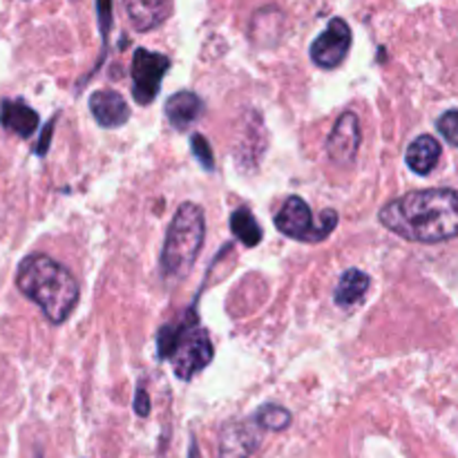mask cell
I'll use <instances>...</instances> for the list:
<instances>
[{"label": "cell", "mask_w": 458, "mask_h": 458, "mask_svg": "<svg viewBox=\"0 0 458 458\" xmlns=\"http://www.w3.org/2000/svg\"><path fill=\"white\" fill-rule=\"evenodd\" d=\"M360 139V119L353 112H344L338 116L329 139H327V155L334 164L352 165L356 161Z\"/></svg>", "instance_id": "cell-8"}, {"label": "cell", "mask_w": 458, "mask_h": 458, "mask_svg": "<svg viewBox=\"0 0 458 458\" xmlns=\"http://www.w3.org/2000/svg\"><path fill=\"white\" fill-rule=\"evenodd\" d=\"M134 411H137L139 416L150 414V398H148L146 389H137V396H134Z\"/></svg>", "instance_id": "cell-20"}, {"label": "cell", "mask_w": 458, "mask_h": 458, "mask_svg": "<svg viewBox=\"0 0 458 458\" xmlns=\"http://www.w3.org/2000/svg\"><path fill=\"white\" fill-rule=\"evenodd\" d=\"M201 114H204V103L195 92H177L165 103V116L177 130H188Z\"/></svg>", "instance_id": "cell-13"}, {"label": "cell", "mask_w": 458, "mask_h": 458, "mask_svg": "<svg viewBox=\"0 0 458 458\" xmlns=\"http://www.w3.org/2000/svg\"><path fill=\"white\" fill-rule=\"evenodd\" d=\"M380 224L410 242L437 244L458 237V191L428 188L403 195L383 206Z\"/></svg>", "instance_id": "cell-1"}, {"label": "cell", "mask_w": 458, "mask_h": 458, "mask_svg": "<svg viewBox=\"0 0 458 458\" xmlns=\"http://www.w3.org/2000/svg\"><path fill=\"white\" fill-rule=\"evenodd\" d=\"M349 47H352V30L343 18H334V21H329L327 30L313 40L311 61L318 67L334 70L347 58Z\"/></svg>", "instance_id": "cell-7"}, {"label": "cell", "mask_w": 458, "mask_h": 458, "mask_svg": "<svg viewBox=\"0 0 458 458\" xmlns=\"http://www.w3.org/2000/svg\"><path fill=\"white\" fill-rule=\"evenodd\" d=\"M0 125L9 132L18 134L21 139H30L38 128V114H36L34 107H30L21 98H16V101L4 98L0 103Z\"/></svg>", "instance_id": "cell-11"}, {"label": "cell", "mask_w": 458, "mask_h": 458, "mask_svg": "<svg viewBox=\"0 0 458 458\" xmlns=\"http://www.w3.org/2000/svg\"><path fill=\"white\" fill-rule=\"evenodd\" d=\"M338 226V213L334 208L322 210L320 217H313L311 208L302 197H289L276 215V228L291 240L318 244L325 242Z\"/></svg>", "instance_id": "cell-5"}, {"label": "cell", "mask_w": 458, "mask_h": 458, "mask_svg": "<svg viewBox=\"0 0 458 458\" xmlns=\"http://www.w3.org/2000/svg\"><path fill=\"white\" fill-rule=\"evenodd\" d=\"M98 3V18H101V30L103 36H107V30H110V0H97Z\"/></svg>", "instance_id": "cell-21"}, {"label": "cell", "mask_w": 458, "mask_h": 458, "mask_svg": "<svg viewBox=\"0 0 458 458\" xmlns=\"http://www.w3.org/2000/svg\"><path fill=\"white\" fill-rule=\"evenodd\" d=\"M170 67V58L164 54L150 52L139 47L132 56V94L137 103L150 106L157 98L165 72Z\"/></svg>", "instance_id": "cell-6"}, {"label": "cell", "mask_w": 458, "mask_h": 458, "mask_svg": "<svg viewBox=\"0 0 458 458\" xmlns=\"http://www.w3.org/2000/svg\"><path fill=\"white\" fill-rule=\"evenodd\" d=\"M52 132H54V121H49V123L45 125L43 134H40V143H38V146H36V152H38L40 157H43L45 152H47V146H49V137H52Z\"/></svg>", "instance_id": "cell-22"}, {"label": "cell", "mask_w": 458, "mask_h": 458, "mask_svg": "<svg viewBox=\"0 0 458 458\" xmlns=\"http://www.w3.org/2000/svg\"><path fill=\"white\" fill-rule=\"evenodd\" d=\"M437 125L438 132L445 137V141L458 148V110H447L445 114H441Z\"/></svg>", "instance_id": "cell-18"}, {"label": "cell", "mask_w": 458, "mask_h": 458, "mask_svg": "<svg viewBox=\"0 0 458 458\" xmlns=\"http://www.w3.org/2000/svg\"><path fill=\"white\" fill-rule=\"evenodd\" d=\"M16 286L45 313L52 325H61L79 302V282L70 268L47 255H27L16 273Z\"/></svg>", "instance_id": "cell-2"}, {"label": "cell", "mask_w": 458, "mask_h": 458, "mask_svg": "<svg viewBox=\"0 0 458 458\" xmlns=\"http://www.w3.org/2000/svg\"><path fill=\"white\" fill-rule=\"evenodd\" d=\"M89 112L103 128H119L130 119V106L114 89H97L89 97Z\"/></svg>", "instance_id": "cell-10"}, {"label": "cell", "mask_w": 458, "mask_h": 458, "mask_svg": "<svg viewBox=\"0 0 458 458\" xmlns=\"http://www.w3.org/2000/svg\"><path fill=\"white\" fill-rule=\"evenodd\" d=\"M191 148H192V152H195L197 161H199V164L204 165L206 170L213 168V165H215V161H213V150H210L208 141H206V139L201 137V134H195V137H192Z\"/></svg>", "instance_id": "cell-19"}, {"label": "cell", "mask_w": 458, "mask_h": 458, "mask_svg": "<svg viewBox=\"0 0 458 458\" xmlns=\"http://www.w3.org/2000/svg\"><path fill=\"white\" fill-rule=\"evenodd\" d=\"M441 159V143L429 134H420L407 148V165L416 174H429Z\"/></svg>", "instance_id": "cell-14"}, {"label": "cell", "mask_w": 458, "mask_h": 458, "mask_svg": "<svg viewBox=\"0 0 458 458\" xmlns=\"http://www.w3.org/2000/svg\"><path fill=\"white\" fill-rule=\"evenodd\" d=\"M259 425L231 423L219 438V458H250L259 445Z\"/></svg>", "instance_id": "cell-9"}, {"label": "cell", "mask_w": 458, "mask_h": 458, "mask_svg": "<svg viewBox=\"0 0 458 458\" xmlns=\"http://www.w3.org/2000/svg\"><path fill=\"white\" fill-rule=\"evenodd\" d=\"M125 13L137 31L159 27L170 13V0H123Z\"/></svg>", "instance_id": "cell-12"}, {"label": "cell", "mask_w": 458, "mask_h": 458, "mask_svg": "<svg viewBox=\"0 0 458 458\" xmlns=\"http://www.w3.org/2000/svg\"><path fill=\"white\" fill-rule=\"evenodd\" d=\"M253 420L262 429H268V432H284L291 425V411L284 410L282 405H264L259 407Z\"/></svg>", "instance_id": "cell-17"}, {"label": "cell", "mask_w": 458, "mask_h": 458, "mask_svg": "<svg viewBox=\"0 0 458 458\" xmlns=\"http://www.w3.org/2000/svg\"><path fill=\"white\" fill-rule=\"evenodd\" d=\"M206 219L204 210L195 204H182L170 222L165 235L164 253H161V268L168 277H186L204 246Z\"/></svg>", "instance_id": "cell-4"}, {"label": "cell", "mask_w": 458, "mask_h": 458, "mask_svg": "<svg viewBox=\"0 0 458 458\" xmlns=\"http://www.w3.org/2000/svg\"><path fill=\"white\" fill-rule=\"evenodd\" d=\"M369 284L371 280L365 271H360V268H349L340 277L338 289L334 293L335 304H340V307H353V304H358L365 298V293L369 291Z\"/></svg>", "instance_id": "cell-15"}, {"label": "cell", "mask_w": 458, "mask_h": 458, "mask_svg": "<svg viewBox=\"0 0 458 458\" xmlns=\"http://www.w3.org/2000/svg\"><path fill=\"white\" fill-rule=\"evenodd\" d=\"M231 231L249 249H253V246H258L262 242V228H259L258 219L253 217V213L249 208H237L231 215Z\"/></svg>", "instance_id": "cell-16"}, {"label": "cell", "mask_w": 458, "mask_h": 458, "mask_svg": "<svg viewBox=\"0 0 458 458\" xmlns=\"http://www.w3.org/2000/svg\"><path fill=\"white\" fill-rule=\"evenodd\" d=\"M159 356L173 362L174 376L191 380L201 369L210 365L215 352L208 334L192 318H183L177 325H168L159 331L157 338Z\"/></svg>", "instance_id": "cell-3"}]
</instances>
